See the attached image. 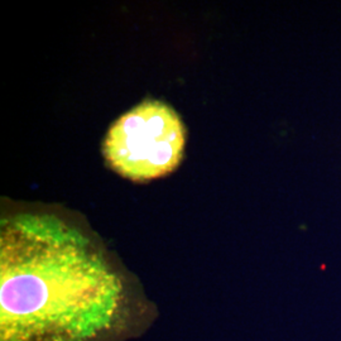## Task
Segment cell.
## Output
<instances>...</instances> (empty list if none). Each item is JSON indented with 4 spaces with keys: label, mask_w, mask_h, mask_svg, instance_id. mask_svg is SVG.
<instances>
[{
    "label": "cell",
    "mask_w": 341,
    "mask_h": 341,
    "mask_svg": "<svg viewBox=\"0 0 341 341\" xmlns=\"http://www.w3.org/2000/svg\"><path fill=\"white\" fill-rule=\"evenodd\" d=\"M121 281L81 231L20 214L0 229V341H100L125 315Z\"/></svg>",
    "instance_id": "cell-1"
},
{
    "label": "cell",
    "mask_w": 341,
    "mask_h": 341,
    "mask_svg": "<svg viewBox=\"0 0 341 341\" xmlns=\"http://www.w3.org/2000/svg\"><path fill=\"white\" fill-rule=\"evenodd\" d=\"M185 143L180 115L159 100H146L111 125L102 152L115 172L144 182L172 172L184 157Z\"/></svg>",
    "instance_id": "cell-2"
}]
</instances>
